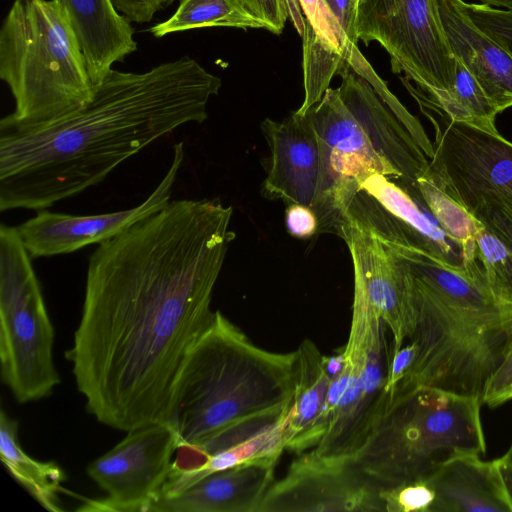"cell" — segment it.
I'll return each instance as SVG.
<instances>
[{"label":"cell","mask_w":512,"mask_h":512,"mask_svg":"<svg viewBox=\"0 0 512 512\" xmlns=\"http://www.w3.org/2000/svg\"><path fill=\"white\" fill-rule=\"evenodd\" d=\"M232 213L218 198L172 200L91 254L66 357L100 423L169 422L182 366L214 314Z\"/></svg>","instance_id":"1"},{"label":"cell","mask_w":512,"mask_h":512,"mask_svg":"<svg viewBox=\"0 0 512 512\" xmlns=\"http://www.w3.org/2000/svg\"><path fill=\"white\" fill-rule=\"evenodd\" d=\"M221 79L184 56L143 73L111 70L83 108L0 133V211L44 210L102 182L157 139L207 117Z\"/></svg>","instance_id":"2"},{"label":"cell","mask_w":512,"mask_h":512,"mask_svg":"<svg viewBox=\"0 0 512 512\" xmlns=\"http://www.w3.org/2000/svg\"><path fill=\"white\" fill-rule=\"evenodd\" d=\"M380 239L404 259L414 290L418 354L397 393L426 386L482 399L512 344V304L490 288L479 258L457 270Z\"/></svg>","instance_id":"3"},{"label":"cell","mask_w":512,"mask_h":512,"mask_svg":"<svg viewBox=\"0 0 512 512\" xmlns=\"http://www.w3.org/2000/svg\"><path fill=\"white\" fill-rule=\"evenodd\" d=\"M296 351L256 346L220 311L182 366L169 424L178 446L198 445L244 424L274 423L290 411Z\"/></svg>","instance_id":"4"},{"label":"cell","mask_w":512,"mask_h":512,"mask_svg":"<svg viewBox=\"0 0 512 512\" xmlns=\"http://www.w3.org/2000/svg\"><path fill=\"white\" fill-rule=\"evenodd\" d=\"M304 114L318 137L322 188L318 234L333 233L360 184L373 174L416 181L429 159L370 83L347 67Z\"/></svg>","instance_id":"5"},{"label":"cell","mask_w":512,"mask_h":512,"mask_svg":"<svg viewBox=\"0 0 512 512\" xmlns=\"http://www.w3.org/2000/svg\"><path fill=\"white\" fill-rule=\"evenodd\" d=\"M0 77L15 107L0 133L35 130L76 112L94 97L87 62L58 0H15L0 30Z\"/></svg>","instance_id":"6"},{"label":"cell","mask_w":512,"mask_h":512,"mask_svg":"<svg viewBox=\"0 0 512 512\" xmlns=\"http://www.w3.org/2000/svg\"><path fill=\"white\" fill-rule=\"evenodd\" d=\"M481 405L433 387L401 391L353 459L383 489L426 481L456 456L485 454Z\"/></svg>","instance_id":"7"},{"label":"cell","mask_w":512,"mask_h":512,"mask_svg":"<svg viewBox=\"0 0 512 512\" xmlns=\"http://www.w3.org/2000/svg\"><path fill=\"white\" fill-rule=\"evenodd\" d=\"M53 345L54 328L32 258L17 227L1 224V378L17 402L40 400L59 384Z\"/></svg>","instance_id":"8"},{"label":"cell","mask_w":512,"mask_h":512,"mask_svg":"<svg viewBox=\"0 0 512 512\" xmlns=\"http://www.w3.org/2000/svg\"><path fill=\"white\" fill-rule=\"evenodd\" d=\"M385 324L363 291L354 286L350 331L341 349L343 366L331 379L323 435L312 448L327 457H353L392 400L385 392L391 352Z\"/></svg>","instance_id":"9"},{"label":"cell","mask_w":512,"mask_h":512,"mask_svg":"<svg viewBox=\"0 0 512 512\" xmlns=\"http://www.w3.org/2000/svg\"><path fill=\"white\" fill-rule=\"evenodd\" d=\"M400 79L434 128L423 176L471 215L489 206L512 213V143L498 131L452 120L408 78Z\"/></svg>","instance_id":"10"},{"label":"cell","mask_w":512,"mask_h":512,"mask_svg":"<svg viewBox=\"0 0 512 512\" xmlns=\"http://www.w3.org/2000/svg\"><path fill=\"white\" fill-rule=\"evenodd\" d=\"M355 26L358 40L387 51L394 73L404 72L437 104L450 98L456 61L437 0H356Z\"/></svg>","instance_id":"11"},{"label":"cell","mask_w":512,"mask_h":512,"mask_svg":"<svg viewBox=\"0 0 512 512\" xmlns=\"http://www.w3.org/2000/svg\"><path fill=\"white\" fill-rule=\"evenodd\" d=\"M178 444L169 423L129 431L87 466V474L107 497L87 500L78 510L150 512L167 481Z\"/></svg>","instance_id":"12"},{"label":"cell","mask_w":512,"mask_h":512,"mask_svg":"<svg viewBox=\"0 0 512 512\" xmlns=\"http://www.w3.org/2000/svg\"><path fill=\"white\" fill-rule=\"evenodd\" d=\"M382 490L353 457H327L310 449L273 481L258 512H383Z\"/></svg>","instance_id":"13"},{"label":"cell","mask_w":512,"mask_h":512,"mask_svg":"<svg viewBox=\"0 0 512 512\" xmlns=\"http://www.w3.org/2000/svg\"><path fill=\"white\" fill-rule=\"evenodd\" d=\"M335 235L346 244L353 265L354 286L360 288L392 336L391 355L416 325L414 290L404 259L370 228L345 214Z\"/></svg>","instance_id":"14"},{"label":"cell","mask_w":512,"mask_h":512,"mask_svg":"<svg viewBox=\"0 0 512 512\" xmlns=\"http://www.w3.org/2000/svg\"><path fill=\"white\" fill-rule=\"evenodd\" d=\"M184 160V145L173 147L168 171L155 190L141 204L126 210L71 215L39 210L17 229L32 259L75 252L90 244H100L124 232L135 223L165 207L171 200L173 186Z\"/></svg>","instance_id":"15"},{"label":"cell","mask_w":512,"mask_h":512,"mask_svg":"<svg viewBox=\"0 0 512 512\" xmlns=\"http://www.w3.org/2000/svg\"><path fill=\"white\" fill-rule=\"evenodd\" d=\"M260 129L269 148L262 196L287 205L303 204L316 213L322 167L318 137L310 120L294 112L281 121L265 118Z\"/></svg>","instance_id":"16"},{"label":"cell","mask_w":512,"mask_h":512,"mask_svg":"<svg viewBox=\"0 0 512 512\" xmlns=\"http://www.w3.org/2000/svg\"><path fill=\"white\" fill-rule=\"evenodd\" d=\"M277 461L264 458L207 474L161 494L150 512H258Z\"/></svg>","instance_id":"17"},{"label":"cell","mask_w":512,"mask_h":512,"mask_svg":"<svg viewBox=\"0 0 512 512\" xmlns=\"http://www.w3.org/2000/svg\"><path fill=\"white\" fill-rule=\"evenodd\" d=\"M454 57L478 81L498 112L512 107V55L470 17L464 0H437Z\"/></svg>","instance_id":"18"},{"label":"cell","mask_w":512,"mask_h":512,"mask_svg":"<svg viewBox=\"0 0 512 512\" xmlns=\"http://www.w3.org/2000/svg\"><path fill=\"white\" fill-rule=\"evenodd\" d=\"M426 482L435 492L430 512H512L495 461L480 455L456 456Z\"/></svg>","instance_id":"19"},{"label":"cell","mask_w":512,"mask_h":512,"mask_svg":"<svg viewBox=\"0 0 512 512\" xmlns=\"http://www.w3.org/2000/svg\"><path fill=\"white\" fill-rule=\"evenodd\" d=\"M68 13L84 53L90 78L98 86L115 62L137 50L131 22L112 0H58Z\"/></svg>","instance_id":"20"},{"label":"cell","mask_w":512,"mask_h":512,"mask_svg":"<svg viewBox=\"0 0 512 512\" xmlns=\"http://www.w3.org/2000/svg\"><path fill=\"white\" fill-rule=\"evenodd\" d=\"M295 351L294 392L285 450L299 454L314 448L323 435L331 377L325 369L324 355L311 340L304 339Z\"/></svg>","instance_id":"21"},{"label":"cell","mask_w":512,"mask_h":512,"mask_svg":"<svg viewBox=\"0 0 512 512\" xmlns=\"http://www.w3.org/2000/svg\"><path fill=\"white\" fill-rule=\"evenodd\" d=\"M359 190L370 194L395 216L425 253L450 268L465 269L463 247L447 235L414 192L381 174H373L365 179Z\"/></svg>","instance_id":"22"},{"label":"cell","mask_w":512,"mask_h":512,"mask_svg":"<svg viewBox=\"0 0 512 512\" xmlns=\"http://www.w3.org/2000/svg\"><path fill=\"white\" fill-rule=\"evenodd\" d=\"M17 421L2 409L0 414V458L11 476L46 510L61 512L64 472L55 462L29 456L18 441Z\"/></svg>","instance_id":"23"},{"label":"cell","mask_w":512,"mask_h":512,"mask_svg":"<svg viewBox=\"0 0 512 512\" xmlns=\"http://www.w3.org/2000/svg\"><path fill=\"white\" fill-rule=\"evenodd\" d=\"M288 415L252 437L206 457L191 473L168 476L161 494L175 491L190 482L215 471L228 469L264 458H278L285 450Z\"/></svg>","instance_id":"24"},{"label":"cell","mask_w":512,"mask_h":512,"mask_svg":"<svg viewBox=\"0 0 512 512\" xmlns=\"http://www.w3.org/2000/svg\"><path fill=\"white\" fill-rule=\"evenodd\" d=\"M201 27L266 29L265 24L253 16L240 0H181L175 13L150 31L160 38Z\"/></svg>","instance_id":"25"},{"label":"cell","mask_w":512,"mask_h":512,"mask_svg":"<svg viewBox=\"0 0 512 512\" xmlns=\"http://www.w3.org/2000/svg\"><path fill=\"white\" fill-rule=\"evenodd\" d=\"M394 180L414 192L447 235L463 247L465 264L476 257L475 237L482 226L480 222L423 175L413 182Z\"/></svg>","instance_id":"26"},{"label":"cell","mask_w":512,"mask_h":512,"mask_svg":"<svg viewBox=\"0 0 512 512\" xmlns=\"http://www.w3.org/2000/svg\"><path fill=\"white\" fill-rule=\"evenodd\" d=\"M302 39L304 99L295 111L300 115L321 100L335 75L349 67L347 57L321 38L306 18Z\"/></svg>","instance_id":"27"},{"label":"cell","mask_w":512,"mask_h":512,"mask_svg":"<svg viewBox=\"0 0 512 512\" xmlns=\"http://www.w3.org/2000/svg\"><path fill=\"white\" fill-rule=\"evenodd\" d=\"M453 93L442 104H436L452 119L487 131L497 132L495 118L499 113L478 81L457 58Z\"/></svg>","instance_id":"28"},{"label":"cell","mask_w":512,"mask_h":512,"mask_svg":"<svg viewBox=\"0 0 512 512\" xmlns=\"http://www.w3.org/2000/svg\"><path fill=\"white\" fill-rule=\"evenodd\" d=\"M477 255L493 292L512 304V249L482 225L475 237Z\"/></svg>","instance_id":"29"},{"label":"cell","mask_w":512,"mask_h":512,"mask_svg":"<svg viewBox=\"0 0 512 512\" xmlns=\"http://www.w3.org/2000/svg\"><path fill=\"white\" fill-rule=\"evenodd\" d=\"M347 62L355 73L370 83L382 101L407 128L425 155L430 159L433 155V143L430 141L421 123L388 89L386 83L377 75L369 62L359 51L358 46L353 47L349 57L347 58Z\"/></svg>","instance_id":"30"},{"label":"cell","mask_w":512,"mask_h":512,"mask_svg":"<svg viewBox=\"0 0 512 512\" xmlns=\"http://www.w3.org/2000/svg\"><path fill=\"white\" fill-rule=\"evenodd\" d=\"M386 512H430L435 492L426 481L383 489Z\"/></svg>","instance_id":"31"},{"label":"cell","mask_w":512,"mask_h":512,"mask_svg":"<svg viewBox=\"0 0 512 512\" xmlns=\"http://www.w3.org/2000/svg\"><path fill=\"white\" fill-rule=\"evenodd\" d=\"M301 8L306 20L314 31L333 48L344 54L347 58L353 47L351 46L322 0H300Z\"/></svg>","instance_id":"32"},{"label":"cell","mask_w":512,"mask_h":512,"mask_svg":"<svg viewBox=\"0 0 512 512\" xmlns=\"http://www.w3.org/2000/svg\"><path fill=\"white\" fill-rule=\"evenodd\" d=\"M472 20L512 55V10L465 3Z\"/></svg>","instance_id":"33"},{"label":"cell","mask_w":512,"mask_h":512,"mask_svg":"<svg viewBox=\"0 0 512 512\" xmlns=\"http://www.w3.org/2000/svg\"><path fill=\"white\" fill-rule=\"evenodd\" d=\"M512 400V344L503 360L488 380L482 404L496 408Z\"/></svg>","instance_id":"34"},{"label":"cell","mask_w":512,"mask_h":512,"mask_svg":"<svg viewBox=\"0 0 512 512\" xmlns=\"http://www.w3.org/2000/svg\"><path fill=\"white\" fill-rule=\"evenodd\" d=\"M418 354V345L414 340L403 345L396 353L391 355L385 384V392L393 400L397 390L411 369Z\"/></svg>","instance_id":"35"},{"label":"cell","mask_w":512,"mask_h":512,"mask_svg":"<svg viewBox=\"0 0 512 512\" xmlns=\"http://www.w3.org/2000/svg\"><path fill=\"white\" fill-rule=\"evenodd\" d=\"M244 7L261 20L266 30L280 34L288 19L287 9L282 0H240Z\"/></svg>","instance_id":"36"},{"label":"cell","mask_w":512,"mask_h":512,"mask_svg":"<svg viewBox=\"0 0 512 512\" xmlns=\"http://www.w3.org/2000/svg\"><path fill=\"white\" fill-rule=\"evenodd\" d=\"M285 225L288 233L299 239L318 234L319 221L315 211L303 204L292 203L285 209Z\"/></svg>","instance_id":"37"},{"label":"cell","mask_w":512,"mask_h":512,"mask_svg":"<svg viewBox=\"0 0 512 512\" xmlns=\"http://www.w3.org/2000/svg\"><path fill=\"white\" fill-rule=\"evenodd\" d=\"M472 216L512 249V213L498 206H489L476 210Z\"/></svg>","instance_id":"38"},{"label":"cell","mask_w":512,"mask_h":512,"mask_svg":"<svg viewBox=\"0 0 512 512\" xmlns=\"http://www.w3.org/2000/svg\"><path fill=\"white\" fill-rule=\"evenodd\" d=\"M175 0H112L119 13L130 22L147 23L154 15L170 6Z\"/></svg>","instance_id":"39"},{"label":"cell","mask_w":512,"mask_h":512,"mask_svg":"<svg viewBox=\"0 0 512 512\" xmlns=\"http://www.w3.org/2000/svg\"><path fill=\"white\" fill-rule=\"evenodd\" d=\"M351 46H357L356 0H322Z\"/></svg>","instance_id":"40"},{"label":"cell","mask_w":512,"mask_h":512,"mask_svg":"<svg viewBox=\"0 0 512 512\" xmlns=\"http://www.w3.org/2000/svg\"><path fill=\"white\" fill-rule=\"evenodd\" d=\"M297 33L302 37L305 31V17L301 8L300 0H282Z\"/></svg>","instance_id":"41"},{"label":"cell","mask_w":512,"mask_h":512,"mask_svg":"<svg viewBox=\"0 0 512 512\" xmlns=\"http://www.w3.org/2000/svg\"><path fill=\"white\" fill-rule=\"evenodd\" d=\"M494 461L506 490L507 496L512 505V461L504 455L494 459Z\"/></svg>","instance_id":"42"},{"label":"cell","mask_w":512,"mask_h":512,"mask_svg":"<svg viewBox=\"0 0 512 512\" xmlns=\"http://www.w3.org/2000/svg\"><path fill=\"white\" fill-rule=\"evenodd\" d=\"M480 4L504 10H512V0H478Z\"/></svg>","instance_id":"43"},{"label":"cell","mask_w":512,"mask_h":512,"mask_svg":"<svg viewBox=\"0 0 512 512\" xmlns=\"http://www.w3.org/2000/svg\"><path fill=\"white\" fill-rule=\"evenodd\" d=\"M504 456L512 461V443H511L509 449L507 450V452L504 454Z\"/></svg>","instance_id":"44"}]
</instances>
